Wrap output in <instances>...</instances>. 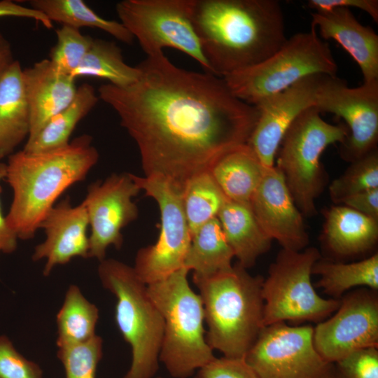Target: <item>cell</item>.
<instances>
[{"instance_id": "obj_26", "label": "cell", "mask_w": 378, "mask_h": 378, "mask_svg": "<svg viewBox=\"0 0 378 378\" xmlns=\"http://www.w3.org/2000/svg\"><path fill=\"white\" fill-rule=\"evenodd\" d=\"M234 253L218 218L201 226L192 236L184 267L193 275L206 276L232 267Z\"/></svg>"}, {"instance_id": "obj_8", "label": "cell", "mask_w": 378, "mask_h": 378, "mask_svg": "<svg viewBox=\"0 0 378 378\" xmlns=\"http://www.w3.org/2000/svg\"><path fill=\"white\" fill-rule=\"evenodd\" d=\"M337 71L329 44L311 27L309 31L287 38L284 45L264 61L223 78L234 96L255 106L304 77L314 74L337 76Z\"/></svg>"}, {"instance_id": "obj_41", "label": "cell", "mask_w": 378, "mask_h": 378, "mask_svg": "<svg viewBox=\"0 0 378 378\" xmlns=\"http://www.w3.org/2000/svg\"><path fill=\"white\" fill-rule=\"evenodd\" d=\"M6 175V163L0 162V181L4 179ZM2 189L0 185V195ZM18 237L9 225L6 216L4 215L0 201V254L11 253L18 246Z\"/></svg>"}, {"instance_id": "obj_12", "label": "cell", "mask_w": 378, "mask_h": 378, "mask_svg": "<svg viewBox=\"0 0 378 378\" xmlns=\"http://www.w3.org/2000/svg\"><path fill=\"white\" fill-rule=\"evenodd\" d=\"M258 378H327L331 365L316 350L313 327L265 326L244 357Z\"/></svg>"}, {"instance_id": "obj_28", "label": "cell", "mask_w": 378, "mask_h": 378, "mask_svg": "<svg viewBox=\"0 0 378 378\" xmlns=\"http://www.w3.org/2000/svg\"><path fill=\"white\" fill-rule=\"evenodd\" d=\"M99 317L97 307L85 298L78 286L70 285L56 316L58 349L80 344L91 340L96 335Z\"/></svg>"}, {"instance_id": "obj_2", "label": "cell", "mask_w": 378, "mask_h": 378, "mask_svg": "<svg viewBox=\"0 0 378 378\" xmlns=\"http://www.w3.org/2000/svg\"><path fill=\"white\" fill-rule=\"evenodd\" d=\"M192 22L213 74L259 64L287 40L277 0H193Z\"/></svg>"}, {"instance_id": "obj_7", "label": "cell", "mask_w": 378, "mask_h": 378, "mask_svg": "<svg viewBox=\"0 0 378 378\" xmlns=\"http://www.w3.org/2000/svg\"><path fill=\"white\" fill-rule=\"evenodd\" d=\"M348 134L346 125L327 122L311 107L296 118L284 135L274 166L303 216L317 214L316 200L326 178L321 161L323 151L331 144H342Z\"/></svg>"}, {"instance_id": "obj_38", "label": "cell", "mask_w": 378, "mask_h": 378, "mask_svg": "<svg viewBox=\"0 0 378 378\" xmlns=\"http://www.w3.org/2000/svg\"><path fill=\"white\" fill-rule=\"evenodd\" d=\"M307 4L315 12H326L336 8H355L365 12L378 22L377 0H309Z\"/></svg>"}, {"instance_id": "obj_5", "label": "cell", "mask_w": 378, "mask_h": 378, "mask_svg": "<svg viewBox=\"0 0 378 378\" xmlns=\"http://www.w3.org/2000/svg\"><path fill=\"white\" fill-rule=\"evenodd\" d=\"M183 267L147 285L164 322L159 360L173 378H188L216 356L206 340L202 299Z\"/></svg>"}, {"instance_id": "obj_37", "label": "cell", "mask_w": 378, "mask_h": 378, "mask_svg": "<svg viewBox=\"0 0 378 378\" xmlns=\"http://www.w3.org/2000/svg\"><path fill=\"white\" fill-rule=\"evenodd\" d=\"M194 378H258L244 358L215 357L200 368Z\"/></svg>"}, {"instance_id": "obj_9", "label": "cell", "mask_w": 378, "mask_h": 378, "mask_svg": "<svg viewBox=\"0 0 378 378\" xmlns=\"http://www.w3.org/2000/svg\"><path fill=\"white\" fill-rule=\"evenodd\" d=\"M321 258L313 246L300 251L281 248L262 284L264 326L286 321L318 323L337 309L340 299L321 297L311 281L312 267Z\"/></svg>"}, {"instance_id": "obj_21", "label": "cell", "mask_w": 378, "mask_h": 378, "mask_svg": "<svg viewBox=\"0 0 378 378\" xmlns=\"http://www.w3.org/2000/svg\"><path fill=\"white\" fill-rule=\"evenodd\" d=\"M322 241L336 257L347 258L371 250L378 240V220L346 206L323 211Z\"/></svg>"}, {"instance_id": "obj_40", "label": "cell", "mask_w": 378, "mask_h": 378, "mask_svg": "<svg viewBox=\"0 0 378 378\" xmlns=\"http://www.w3.org/2000/svg\"><path fill=\"white\" fill-rule=\"evenodd\" d=\"M16 17L32 19L41 22L47 29L53 27L52 22L41 12L25 7L10 0L0 1V18Z\"/></svg>"}, {"instance_id": "obj_31", "label": "cell", "mask_w": 378, "mask_h": 378, "mask_svg": "<svg viewBox=\"0 0 378 378\" xmlns=\"http://www.w3.org/2000/svg\"><path fill=\"white\" fill-rule=\"evenodd\" d=\"M181 195L192 236L204 224L216 218L228 200L210 172L201 173L190 178L185 183Z\"/></svg>"}, {"instance_id": "obj_35", "label": "cell", "mask_w": 378, "mask_h": 378, "mask_svg": "<svg viewBox=\"0 0 378 378\" xmlns=\"http://www.w3.org/2000/svg\"><path fill=\"white\" fill-rule=\"evenodd\" d=\"M327 378H378L377 347L356 351L331 363Z\"/></svg>"}, {"instance_id": "obj_23", "label": "cell", "mask_w": 378, "mask_h": 378, "mask_svg": "<svg viewBox=\"0 0 378 378\" xmlns=\"http://www.w3.org/2000/svg\"><path fill=\"white\" fill-rule=\"evenodd\" d=\"M217 218L237 263L244 268L253 267L270 250L272 240L262 230L249 206L227 200Z\"/></svg>"}, {"instance_id": "obj_4", "label": "cell", "mask_w": 378, "mask_h": 378, "mask_svg": "<svg viewBox=\"0 0 378 378\" xmlns=\"http://www.w3.org/2000/svg\"><path fill=\"white\" fill-rule=\"evenodd\" d=\"M263 279L238 263L210 276L192 275L208 327L206 340L213 350L241 358L252 346L265 327Z\"/></svg>"}, {"instance_id": "obj_16", "label": "cell", "mask_w": 378, "mask_h": 378, "mask_svg": "<svg viewBox=\"0 0 378 378\" xmlns=\"http://www.w3.org/2000/svg\"><path fill=\"white\" fill-rule=\"evenodd\" d=\"M327 76L304 77L254 106L258 116L247 144L265 167L274 166L284 135L296 118L306 109L315 107L318 89Z\"/></svg>"}, {"instance_id": "obj_39", "label": "cell", "mask_w": 378, "mask_h": 378, "mask_svg": "<svg viewBox=\"0 0 378 378\" xmlns=\"http://www.w3.org/2000/svg\"><path fill=\"white\" fill-rule=\"evenodd\" d=\"M340 204L346 206L378 220V188L365 190L344 198Z\"/></svg>"}, {"instance_id": "obj_13", "label": "cell", "mask_w": 378, "mask_h": 378, "mask_svg": "<svg viewBox=\"0 0 378 378\" xmlns=\"http://www.w3.org/2000/svg\"><path fill=\"white\" fill-rule=\"evenodd\" d=\"M343 119L349 134L340 144V155L352 162L374 149L378 141V80L356 88L328 75L318 89L315 107Z\"/></svg>"}, {"instance_id": "obj_3", "label": "cell", "mask_w": 378, "mask_h": 378, "mask_svg": "<svg viewBox=\"0 0 378 378\" xmlns=\"http://www.w3.org/2000/svg\"><path fill=\"white\" fill-rule=\"evenodd\" d=\"M92 141L83 134L62 148L39 153L22 150L8 158L4 180L13 199L6 216L18 239H32L62 193L83 181L97 164L99 155Z\"/></svg>"}, {"instance_id": "obj_25", "label": "cell", "mask_w": 378, "mask_h": 378, "mask_svg": "<svg viewBox=\"0 0 378 378\" xmlns=\"http://www.w3.org/2000/svg\"><path fill=\"white\" fill-rule=\"evenodd\" d=\"M98 101L99 97L92 85H81L70 104L51 118L33 140L25 143L22 150L27 153H39L68 145L78 123Z\"/></svg>"}, {"instance_id": "obj_10", "label": "cell", "mask_w": 378, "mask_h": 378, "mask_svg": "<svg viewBox=\"0 0 378 378\" xmlns=\"http://www.w3.org/2000/svg\"><path fill=\"white\" fill-rule=\"evenodd\" d=\"M192 6L193 0H123L115 10L146 56L174 48L211 73L193 26Z\"/></svg>"}, {"instance_id": "obj_33", "label": "cell", "mask_w": 378, "mask_h": 378, "mask_svg": "<svg viewBox=\"0 0 378 378\" xmlns=\"http://www.w3.org/2000/svg\"><path fill=\"white\" fill-rule=\"evenodd\" d=\"M57 43L50 52V62L55 70L70 76L78 68L94 40L80 29L62 25L56 31Z\"/></svg>"}, {"instance_id": "obj_19", "label": "cell", "mask_w": 378, "mask_h": 378, "mask_svg": "<svg viewBox=\"0 0 378 378\" xmlns=\"http://www.w3.org/2000/svg\"><path fill=\"white\" fill-rule=\"evenodd\" d=\"M311 16L312 27L318 29L323 38L338 43L356 61L363 83L378 80V35L372 27L362 24L346 8L314 12Z\"/></svg>"}, {"instance_id": "obj_1", "label": "cell", "mask_w": 378, "mask_h": 378, "mask_svg": "<svg viewBox=\"0 0 378 378\" xmlns=\"http://www.w3.org/2000/svg\"><path fill=\"white\" fill-rule=\"evenodd\" d=\"M136 66V81L102 85L98 97L137 145L145 176L164 177L182 190L190 178L248 144L258 109L234 96L223 78L179 68L164 52Z\"/></svg>"}, {"instance_id": "obj_14", "label": "cell", "mask_w": 378, "mask_h": 378, "mask_svg": "<svg viewBox=\"0 0 378 378\" xmlns=\"http://www.w3.org/2000/svg\"><path fill=\"white\" fill-rule=\"evenodd\" d=\"M377 291L364 288L340 298L335 314L313 327L314 347L329 363L378 346Z\"/></svg>"}, {"instance_id": "obj_29", "label": "cell", "mask_w": 378, "mask_h": 378, "mask_svg": "<svg viewBox=\"0 0 378 378\" xmlns=\"http://www.w3.org/2000/svg\"><path fill=\"white\" fill-rule=\"evenodd\" d=\"M30 7L43 13L52 22L80 29V27L97 28L130 44L133 36L120 22L103 18L83 0H31Z\"/></svg>"}, {"instance_id": "obj_42", "label": "cell", "mask_w": 378, "mask_h": 378, "mask_svg": "<svg viewBox=\"0 0 378 378\" xmlns=\"http://www.w3.org/2000/svg\"><path fill=\"white\" fill-rule=\"evenodd\" d=\"M14 61L10 44L0 32V74Z\"/></svg>"}, {"instance_id": "obj_34", "label": "cell", "mask_w": 378, "mask_h": 378, "mask_svg": "<svg viewBox=\"0 0 378 378\" xmlns=\"http://www.w3.org/2000/svg\"><path fill=\"white\" fill-rule=\"evenodd\" d=\"M102 355L103 340L97 335L85 343L57 351V358L64 366L66 378H95Z\"/></svg>"}, {"instance_id": "obj_11", "label": "cell", "mask_w": 378, "mask_h": 378, "mask_svg": "<svg viewBox=\"0 0 378 378\" xmlns=\"http://www.w3.org/2000/svg\"><path fill=\"white\" fill-rule=\"evenodd\" d=\"M131 176L140 190L155 200L160 212L158 240L137 251L133 267L139 279L148 285L184 267L192 235L183 210L182 190L160 176Z\"/></svg>"}, {"instance_id": "obj_18", "label": "cell", "mask_w": 378, "mask_h": 378, "mask_svg": "<svg viewBox=\"0 0 378 378\" xmlns=\"http://www.w3.org/2000/svg\"><path fill=\"white\" fill-rule=\"evenodd\" d=\"M44 241L34 248V261L46 260L43 274L48 276L55 267L65 265L73 258H88L89 221L81 202L73 206L69 197L55 204L41 221Z\"/></svg>"}, {"instance_id": "obj_24", "label": "cell", "mask_w": 378, "mask_h": 378, "mask_svg": "<svg viewBox=\"0 0 378 378\" xmlns=\"http://www.w3.org/2000/svg\"><path fill=\"white\" fill-rule=\"evenodd\" d=\"M265 168L245 144L220 158L210 173L228 200L250 206Z\"/></svg>"}, {"instance_id": "obj_6", "label": "cell", "mask_w": 378, "mask_h": 378, "mask_svg": "<svg viewBox=\"0 0 378 378\" xmlns=\"http://www.w3.org/2000/svg\"><path fill=\"white\" fill-rule=\"evenodd\" d=\"M97 272L103 287L116 298L115 323L131 347V365L123 378H153L159 368L164 322L147 285L133 267L115 259L100 261Z\"/></svg>"}, {"instance_id": "obj_17", "label": "cell", "mask_w": 378, "mask_h": 378, "mask_svg": "<svg viewBox=\"0 0 378 378\" xmlns=\"http://www.w3.org/2000/svg\"><path fill=\"white\" fill-rule=\"evenodd\" d=\"M250 207L264 232L282 248L300 251L307 247L309 237L304 216L275 166L265 169Z\"/></svg>"}, {"instance_id": "obj_36", "label": "cell", "mask_w": 378, "mask_h": 378, "mask_svg": "<svg viewBox=\"0 0 378 378\" xmlns=\"http://www.w3.org/2000/svg\"><path fill=\"white\" fill-rule=\"evenodd\" d=\"M0 378H43V371L23 356L8 337L0 335Z\"/></svg>"}, {"instance_id": "obj_27", "label": "cell", "mask_w": 378, "mask_h": 378, "mask_svg": "<svg viewBox=\"0 0 378 378\" xmlns=\"http://www.w3.org/2000/svg\"><path fill=\"white\" fill-rule=\"evenodd\" d=\"M313 274L320 276L316 286L333 299L340 300L345 292L356 286L377 291L378 253L350 263L321 258L312 267Z\"/></svg>"}, {"instance_id": "obj_22", "label": "cell", "mask_w": 378, "mask_h": 378, "mask_svg": "<svg viewBox=\"0 0 378 378\" xmlns=\"http://www.w3.org/2000/svg\"><path fill=\"white\" fill-rule=\"evenodd\" d=\"M23 69L15 60L0 74V160L14 153L29 132Z\"/></svg>"}, {"instance_id": "obj_32", "label": "cell", "mask_w": 378, "mask_h": 378, "mask_svg": "<svg viewBox=\"0 0 378 378\" xmlns=\"http://www.w3.org/2000/svg\"><path fill=\"white\" fill-rule=\"evenodd\" d=\"M374 188H378L377 148L351 162L346 171L332 181L328 190L331 200L340 204L349 196Z\"/></svg>"}, {"instance_id": "obj_20", "label": "cell", "mask_w": 378, "mask_h": 378, "mask_svg": "<svg viewBox=\"0 0 378 378\" xmlns=\"http://www.w3.org/2000/svg\"><path fill=\"white\" fill-rule=\"evenodd\" d=\"M23 81L29 112V132L34 139L48 120L73 101L75 79L57 72L48 59L23 69Z\"/></svg>"}, {"instance_id": "obj_15", "label": "cell", "mask_w": 378, "mask_h": 378, "mask_svg": "<svg viewBox=\"0 0 378 378\" xmlns=\"http://www.w3.org/2000/svg\"><path fill=\"white\" fill-rule=\"evenodd\" d=\"M140 191L130 173L113 174L88 187L82 202L90 229L88 258L100 262L105 259L108 247H122V230L138 218L139 210L132 198Z\"/></svg>"}, {"instance_id": "obj_30", "label": "cell", "mask_w": 378, "mask_h": 378, "mask_svg": "<svg viewBox=\"0 0 378 378\" xmlns=\"http://www.w3.org/2000/svg\"><path fill=\"white\" fill-rule=\"evenodd\" d=\"M140 70L124 61L122 50L114 42L94 38L91 46L78 68L71 76L96 77L110 84L123 87L134 83L140 76Z\"/></svg>"}]
</instances>
